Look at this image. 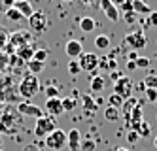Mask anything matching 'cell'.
<instances>
[{"label":"cell","mask_w":157,"mask_h":151,"mask_svg":"<svg viewBox=\"0 0 157 151\" xmlns=\"http://www.w3.org/2000/svg\"><path fill=\"white\" fill-rule=\"evenodd\" d=\"M21 125V117L19 113H13V110L6 108L4 113L0 115V132H6V134H12L19 129Z\"/></svg>","instance_id":"6da1fadb"},{"label":"cell","mask_w":157,"mask_h":151,"mask_svg":"<svg viewBox=\"0 0 157 151\" xmlns=\"http://www.w3.org/2000/svg\"><path fill=\"white\" fill-rule=\"evenodd\" d=\"M38 91H40V81H38L36 76L27 74L23 79H21V83H19V95L23 96V98H32Z\"/></svg>","instance_id":"7a4b0ae2"},{"label":"cell","mask_w":157,"mask_h":151,"mask_svg":"<svg viewBox=\"0 0 157 151\" xmlns=\"http://www.w3.org/2000/svg\"><path fill=\"white\" fill-rule=\"evenodd\" d=\"M30 43V34L27 30H17L13 32L12 36H10L8 43H6V51L8 53H12V51H17L19 47H23V45Z\"/></svg>","instance_id":"3957f363"},{"label":"cell","mask_w":157,"mask_h":151,"mask_svg":"<svg viewBox=\"0 0 157 151\" xmlns=\"http://www.w3.org/2000/svg\"><path fill=\"white\" fill-rule=\"evenodd\" d=\"M57 126H55V119L49 117V115H44V117L36 119V126H34V136L38 138H44V136H49Z\"/></svg>","instance_id":"277c9868"},{"label":"cell","mask_w":157,"mask_h":151,"mask_svg":"<svg viewBox=\"0 0 157 151\" xmlns=\"http://www.w3.org/2000/svg\"><path fill=\"white\" fill-rule=\"evenodd\" d=\"M114 95L121 96L123 100H127L132 96V79L127 76H121L116 83H114Z\"/></svg>","instance_id":"5b68a950"},{"label":"cell","mask_w":157,"mask_h":151,"mask_svg":"<svg viewBox=\"0 0 157 151\" xmlns=\"http://www.w3.org/2000/svg\"><path fill=\"white\" fill-rule=\"evenodd\" d=\"M46 145L53 151H61L66 145V132L61 129H55L48 138H46Z\"/></svg>","instance_id":"8992f818"},{"label":"cell","mask_w":157,"mask_h":151,"mask_svg":"<svg viewBox=\"0 0 157 151\" xmlns=\"http://www.w3.org/2000/svg\"><path fill=\"white\" fill-rule=\"evenodd\" d=\"M123 42H125V43L129 45V47H132L134 51L144 49V47H146V43H148L144 30H134V32H129L127 36L123 38Z\"/></svg>","instance_id":"52a82bcc"},{"label":"cell","mask_w":157,"mask_h":151,"mask_svg":"<svg viewBox=\"0 0 157 151\" xmlns=\"http://www.w3.org/2000/svg\"><path fill=\"white\" fill-rule=\"evenodd\" d=\"M78 62H80V68L83 72H95L98 68V64H100V59L95 53H82V57L78 59Z\"/></svg>","instance_id":"ba28073f"},{"label":"cell","mask_w":157,"mask_h":151,"mask_svg":"<svg viewBox=\"0 0 157 151\" xmlns=\"http://www.w3.org/2000/svg\"><path fill=\"white\" fill-rule=\"evenodd\" d=\"M29 27L34 32H44L48 27V15L44 13V11H34L32 17L29 19Z\"/></svg>","instance_id":"9c48e42d"},{"label":"cell","mask_w":157,"mask_h":151,"mask_svg":"<svg viewBox=\"0 0 157 151\" xmlns=\"http://www.w3.org/2000/svg\"><path fill=\"white\" fill-rule=\"evenodd\" d=\"M17 113L19 115H29V117H34V119H40L44 117V111L40 106H34V104L30 102H21L17 106Z\"/></svg>","instance_id":"30bf717a"},{"label":"cell","mask_w":157,"mask_h":151,"mask_svg":"<svg viewBox=\"0 0 157 151\" xmlns=\"http://www.w3.org/2000/svg\"><path fill=\"white\" fill-rule=\"evenodd\" d=\"M64 53L68 55L72 61H78V59L82 57V53H83L82 42H78V40H70V42H66V45H64Z\"/></svg>","instance_id":"8fae6325"},{"label":"cell","mask_w":157,"mask_h":151,"mask_svg":"<svg viewBox=\"0 0 157 151\" xmlns=\"http://www.w3.org/2000/svg\"><path fill=\"white\" fill-rule=\"evenodd\" d=\"M66 145H68L70 151H78L82 147V132L78 129H72L66 132Z\"/></svg>","instance_id":"7c38bea8"},{"label":"cell","mask_w":157,"mask_h":151,"mask_svg":"<svg viewBox=\"0 0 157 151\" xmlns=\"http://www.w3.org/2000/svg\"><path fill=\"white\" fill-rule=\"evenodd\" d=\"M46 111L49 113V117H53V115H61L64 110H63V98H49L46 100Z\"/></svg>","instance_id":"4fadbf2b"},{"label":"cell","mask_w":157,"mask_h":151,"mask_svg":"<svg viewBox=\"0 0 157 151\" xmlns=\"http://www.w3.org/2000/svg\"><path fill=\"white\" fill-rule=\"evenodd\" d=\"M13 8L19 11L21 15H23L25 19H30L32 17V13H34V8H32V4L29 2V0H17V2H13Z\"/></svg>","instance_id":"5bb4252c"},{"label":"cell","mask_w":157,"mask_h":151,"mask_svg":"<svg viewBox=\"0 0 157 151\" xmlns=\"http://www.w3.org/2000/svg\"><path fill=\"white\" fill-rule=\"evenodd\" d=\"M100 8H102V11L106 13V17L110 21H119V9L116 8L114 2H110V0H102V2H100Z\"/></svg>","instance_id":"9a60e30c"},{"label":"cell","mask_w":157,"mask_h":151,"mask_svg":"<svg viewBox=\"0 0 157 151\" xmlns=\"http://www.w3.org/2000/svg\"><path fill=\"white\" fill-rule=\"evenodd\" d=\"M138 106V98L136 96H131V98H127L125 102H123V106H121V113H123V119L125 121H129V117H131V113H132V110Z\"/></svg>","instance_id":"2e32d148"},{"label":"cell","mask_w":157,"mask_h":151,"mask_svg":"<svg viewBox=\"0 0 157 151\" xmlns=\"http://www.w3.org/2000/svg\"><path fill=\"white\" fill-rule=\"evenodd\" d=\"M34 51H36V47L32 43H27V45H23V47H19L15 53H17V57L21 61H25V62H29V61H32V57H34Z\"/></svg>","instance_id":"e0dca14e"},{"label":"cell","mask_w":157,"mask_h":151,"mask_svg":"<svg viewBox=\"0 0 157 151\" xmlns=\"http://www.w3.org/2000/svg\"><path fill=\"white\" fill-rule=\"evenodd\" d=\"M132 11L136 15H150L153 9L146 4V2H142V0H134V2H132Z\"/></svg>","instance_id":"ac0fdd59"},{"label":"cell","mask_w":157,"mask_h":151,"mask_svg":"<svg viewBox=\"0 0 157 151\" xmlns=\"http://www.w3.org/2000/svg\"><path fill=\"white\" fill-rule=\"evenodd\" d=\"M104 85H106V81L102 76H93L91 83H89V89H91V92H100V91H104Z\"/></svg>","instance_id":"d6986e66"},{"label":"cell","mask_w":157,"mask_h":151,"mask_svg":"<svg viewBox=\"0 0 157 151\" xmlns=\"http://www.w3.org/2000/svg\"><path fill=\"white\" fill-rule=\"evenodd\" d=\"M95 27H97V23H95V19H93V17L85 15V17H82V19H80V28H82V32H93V30H95Z\"/></svg>","instance_id":"ffe728a7"},{"label":"cell","mask_w":157,"mask_h":151,"mask_svg":"<svg viewBox=\"0 0 157 151\" xmlns=\"http://www.w3.org/2000/svg\"><path fill=\"white\" fill-rule=\"evenodd\" d=\"M104 117H106V121L114 123V121H117V119L121 117V110L112 108V106H106V108H104Z\"/></svg>","instance_id":"44dd1931"},{"label":"cell","mask_w":157,"mask_h":151,"mask_svg":"<svg viewBox=\"0 0 157 151\" xmlns=\"http://www.w3.org/2000/svg\"><path fill=\"white\" fill-rule=\"evenodd\" d=\"M27 66H29V74H32V76H38L44 68H46V62H38V61H29L27 62Z\"/></svg>","instance_id":"7402d4cb"},{"label":"cell","mask_w":157,"mask_h":151,"mask_svg":"<svg viewBox=\"0 0 157 151\" xmlns=\"http://www.w3.org/2000/svg\"><path fill=\"white\" fill-rule=\"evenodd\" d=\"M82 102H83V108H85L87 111H97V110H98L97 102H95V98H93L91 95H83V96H82Z\"/></svg>","instance_id":"603a6c76"},{"label":"cell","mask_w":157,"mask_h":151,"mask_svg":"<svg viewBox=\"0 0 157 151\" xmlns=\"http://www.w3.org/2000/svg\"><path fill=\"white\" fill-rule=\"evenodd\" d=\"M95 45L98 49H108L110 47V38L106 36V34H100V36L95 38Z\"/></svg>","instance_id":"cb8c5ba5"},{"label":"cell","mask_w":157,"mask_h":151,"mask_svg":"<svg viewBox=\"0 0 157 151\" xmlns=\"http://www.w3.org/2000/svg\"><path fill=\"white\" fill-rule=\"evenodd\" d=\"M142 83H144L146 89H157V76L155 74H148V76L144 77Z\"/></svg>","instance_id":"d4e9b609"},{"label":"cell","mask_w":157,"mask_h":151,"mask_svg":"<svg viewBox=\"0 0 157 151\" xmlns=\"http://www.w3.org/2000/svg\"><path fill=\"white\" fill-rule=\"evenodd\" d=\"M6 19H10V21H15V23H17V21H23L25 17L21 15L19 11L15 9V8H10V9H6Z\"/></svg>","instance_id":"484cf974"},{"label":"cell","mask_w":157,"mask_h":151,"mask_svg":"<svg viewBox=\"0 0 157 151\" xmlns=\"http://www.w3.org/2000/svg\"><path fill=\"white\" fill-rule=\"evenodd\" d=\"M123 100L121 96H117V95H110L108 96V106H112V108H117V110H121V106H123Z\"/></svg>","instance_id":"4316f807"},{"label":"cell","mask_w":157,"mask_h":151,"mask_svg":"<svg viewBox=\"0 0 157 151\" xmlns=\"http://www.w3.org/2000/svg\"><path fill=\"white\" fill-rule=\"evenodd\" d=\"M76 106H78V102H76L74 96H66V98H63V110H64V111H72Z\"/></svg>","instance_id":"83f0119b"},{"label":"cell","mask_w":157,"mask_h":151,"mask_svg":"<svg viewBox=\"0 0 157 151\" xmlns=\"http://www.w3.org/2000/svg\"><path fill=\"white\" fill-rule=\"evenodd\" d=\"M10 40V32L6 27H0V49H4L6 47V43Z\"/></svg>","instance_id":"f1b7e54d"},{"label":"cell","mask_w":157,"mask_h":151,"mask_svg":"<svg viewBox=\"0 0 157 151\" xmlns=\"http://www.w3.org/2000/svg\"><path fill=\"white\" fill-rule=\"evenodd\" d=\"M44 92H46L48 100H49V98H59V89L55 87V85H48L46 89H44Z\"/></svg>","instance_id":"f546056e"},{"label":"cell","mask_w":157,"mask_h":151,"mask_svg":"<svg viewBox=\"0 0 157 151\" xmlns=\"http://www.w3.org/2000/svg\"><path fill=\"white\" fill-rule=\"evenodd\" d=\"M46 59H48V49H36V51H34V57H32V61L46 62Z\"/></svg>","instance_id":"4dcf8cb0"},{"label":"cell","mask_w":157,"mask_h":151,"mask_svg":"<svg viewBox=\"0 0 157 151\" xmlns=\"http://www.w3.org/2000/svg\"><path fill=\"white\" fill-rule=\"evenodd\" d=\"M136 132H138V136H140V138H144V136H150V132H151V129H150V125H148V123H146V121H142V123H140V126H138V130H136Z\"/></svg>","instance_id":"1f68e13d"},{"label":"cell","mask_w":157,"mask_h":151,"mask_svg":"<svg viewBox=\"0 0 157 151\" xmlns=\"http://www.w3.org/2000/svg\"><path fill=\"white\" fill-rule=\"evenodd\" d=\"M68 72H70V76H78V74L82 72L80 62H78V61H70L68 62Z\"/></svg>","instance_id":"d6a6232c"},{"label":"cell","mask_w":157,"mask_h":151,"mask_svg":"<svg viewBox=\"0 0 157 151\" xmlns=\"http://www.w3.org/2000/svg\"><path fill=\"white\" fill-rule=\"evenodd\" d=\"M138 15L134 13V11H129V13H123V21L127 23V25H132V23H136Z\"/></svg>","instance_id":"836d02e7"},{"label":"cell","mask_w":157,"mask_h":151,"mask_svg":"<svg viewBox=\"0 0 157 151\" xmlns=\"http://www.w3.org/2000/svg\"><path fill=\"white\" fill-rule=\"evenodd\" d=\"M150 66V59L148 57H138L136 59V68H148Z\"/></svg>","instance_id":"e575fe53"},{"label":"cell","mask_w":157,"mask_h":151,"mask_svg":"<svg viewBox=\"0 0 157 151\" xmlns=\"http://www.w3.org/2000/svg\"><path fill=\"white\" fill-rule=\"evenodd\" d=\"M146 98L150 102H157V89H146Z\"/></svg>","instance_id":"d590c367"},{"label":"cell","mask_w":157,"mask_h":151,"mask_svg":"<svg viewBox=\"0 0 157 151\" xmlns=\"http://www.w3.org/2000/svg\"><path fill=\"white\" fill-rule=\"evenodd\" d=\"M116 8H121L123 13H129V11H132V2H119L116 4Z\"/></svg>","instance_id":"8d00e7d4"},{"label":"cell","mask_w":157,"mask_h":151,"mask_svg":"<svg viewBox=\"0 0 157 151\" xmlns=\"http://www.w3.org/2000/svg\"><path fill=\"white\" fill-rule=\"evenodd\" d=\"M138 132H134V130H129V134H127V142L129 144H136L138 142Z\"/></svg>","instance_id":"74e56055"},{"label":"cell","mask_w":157,"mask_h":151,"mask_svg":"<svg viewBox=\"0 0 157 151\" xmlns=\"http://www.w3.org/2000/svg\"><path fill=\"white\" fill-rule=\"evenodd\" d=\"M148 25L157 27V11H151V13L148 15Z\"/></svg>","instance_id":"f35d334b"},{"label":"cell","mask_w":157,"mask_h":151,"mask_svg":"<svg viewBox=\"0 0 157 151\" xmlns=\"http://www.w3.org/2000/svg\"><path fill=\"white\" fill-rule=\"evenodd\" d=\"M23 151H42V147H40V144H29Z\"/></svg>","instance_id":"ab89813d"},{"label":"cell","mask_w":157,"mask_h":151,"mask_svg":"<svg viewBox=\"0 0 157 151\" xmlns=\"http://www.w3.org/2000/svg\"><path fill=\"white\" fill-rule=\"evenodd\" d=\"M82 147H83V151H95V142H85Z\"/></svg>","instance_id":"60d3db41"},{"label":"cell","mask_w":157,"mask_h":151,"mask_svg":"<svg viewBox=\"0 0 157 151\" xmlns=\"http://www.w3.org/2000/svg\"><path fill=\"white\" fill-rule=\"evenodd\" d=\"M136 68V61H129L127 62V70H134Z\"/></svg>","instance_id":"b9f144b4"},{"label":"cell","mask_w":157,"mask_h":151,"mask_svg":"<svg viewBox=\"0 0 157 151\" xmlns=\"http://www.w3.org/2000/svg\"><path fill=\"white\" fill-rule=\"evenodd\" d=\"M114 151H129V149H127V147H116Z\"/></svg>","instance_id":"7bdbcfd3"},{"label":"cell","mask_w":157,"mask_h":151,"mask_svg":"<svg viewBox=\"0 0 157 151\" xmlns=\"http://www.w3.org/2000/svg\"><path fill=\"white\" fill-rule=\"evenodd\" d=\"M2 110H6V106H4V104H2V102H0V111H2Z\"/></svg>","instance_id":"ee69618b"},{"label":"cell","mask_w":157,"mask_h":151,"mask_svg":"<svg viewBox=\"0 0 157 151\" xmlns=\"http://www.w3.org/2000/svg\"><path fill=\"white\" fill-rule=\"evenodd\" d=\"M153 145H155V147H157V136H155V138H153Z\"/></svg>","instance_id":"f6af8a7d"}]
</instances>
